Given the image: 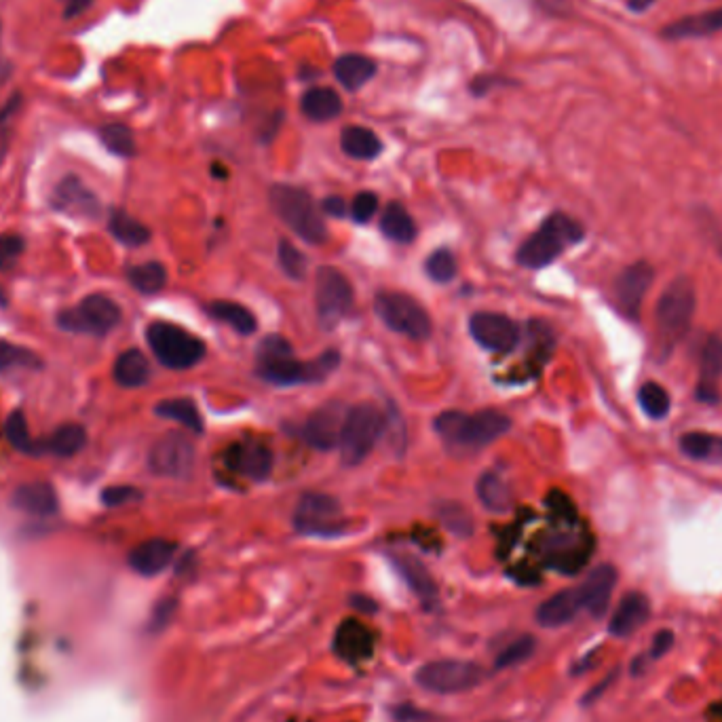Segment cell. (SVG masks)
<instances>
[{
    "mask_svg": "<svg viewBox=\"0 0 722 722\" xmlns=\"http://www.w3.org/2000/svg\"><path fill=\"white\" fill-rule=\"evenodd\" d=\"M340 366V353L326 351L313 361H298L292 345L283 336H266L258 347V376L277 387H292L302 383H319Z\"/></svg>",
    "mask_w": 722,
    "mask_h": 722,
    "instance_id": "1",
    "label": "cell"
},
{
    "mask_svg": "<svg viewBox=\"0 0 722 722\" xmlns=\"http://www.w3.org/2000/svg\"><path fill=\"white\" fill-rule=\"evenodd\" d=\"M509 427L511 421L499 410H482L478 414L448 410L435 418V431L444 442L461 448H484L505 435Z\"/></svg>",
    "mask_w": 722,
    "mask_h": 722,
    "instance_id": "2",
    "label": "cell"
},
{
    "mask_svg": "<svg viewBox=\"0 0 722 722\" xmlns=\"http://www.w3.org/2000/svg\"><path fill=\"white\" fill-rule=\"evenodd\" d=\"M697 307L695 285L689 277L674 279L657 302V336L663 353H670L687 336Z\"/></svg>",
    "mask_w": 722,
    "mask_h": 722,
    "instance_id": "3",
    "label": "cell"
},
{
    "mask_svg": "<svg viewBox=\"0 0 722 722\" xmlns=\"http://www.w3.org/2000/svg\"><path fill=\"white\" fill-rule=\"evenodd\" d=\"M271 205L275 214L288 224L300 239L313 245H321L328 239V226L323 222L319 207L307 190L290 184H277L271 188Z\"/></svg>",
    "mask_w": 722,
    "mask_h": 722,
    "instance_id": "4",
    "label": "cell"
},
{
    "mask_svg": "<svg viewBox=\"0 0 722 722\" xmlns=\"http://www.w3.org/2000/svg\"><path fill=\"white\" fill-rule=\"evenodd\" d=\"M583 239V228L566 214L549 216L535 235H530L518 250V262L526 269H543L554 262L568 245Z\"/></svg>",
    "mask_w": 722,
    "mask_h": 722,
    "instance_id": "5",
    "label": "cell"
},
{
    "mask_svg": "<svg viewBox=\"0 0 722 722\" xmlns=\"http://www.w3.org/2000/svg\"><path fill=\"white\" fill-rule=\"evenodd\" d=\"M146 338L155 357L171 370L193 368L205 357L203 340L174 326V323H152Z\"/></svg>",
    "mask_w": 722,
    "mask_h": 722,
    "instance_id": "6",
    "label": "cell"
},
{
    "mask_svg": "<svg viewBox=\"0 0 722 722\" xmlns=\"http://www.w3.org/2000/svg\"><path fill=\"white\" fill-rule=\"evenodd\" d=\"M383 429L385 416L374 404H359L349 408L338 446L342 463L359 465L364 461L376 446Z\"/></svg>",
    "mask_w": 722,
    "mask_h": 722,
    "instance_id": "7",
    "label": "cell"
},
{
    "mask_svg": "<svg viewBox=\"0 0 722 722\" xmlns=\"http://www.w3.org/2000/svg\"><path fill=\"white\" fill-rule=\"evenodd\" d=\"M482 668L473 661H429L416 672V684L429 693L456 695L467 693L482 682Z\"/></svg>",
    "mask_w": 722,
    "mask_h": 722,
    "instance_id": "8",
    "label": "cell"
},
{
    "mask_svg": "<svg viewBox=\"0 0 722 722\" xmlns=\"http://www.w3.org/2000/svg\"><path fill=\"white\" fill-rule=\"evenodd\" d=\"M374 309L376 315L383 319L385 326H389L393 332H399L414 340H425L431 336V319L427 311L406 294H378L374 300Z\"/></svg>",
    "mask_w": 722,
    "mask_h": 722,
    "instance_id": "9",
    "label": "cell"
},
{
    "mask_svg": "<svg viewBox=\"0 0 722 722\" xmlns=\"http://www.w3.org/2000/svg\"><path fill=\"white\" fill-rule=\"evenodd\" d=\"M60 328L81 334H108L121 323L119 304L102 294L87 296L79 307L60 315Z\"/></svg>",
    "mask_w": 722,
    "mask_h": 722,
    "instance_id": "10",
    "label": "cell"
},
{
    "mask_svg": "<svg viewBox=\"0 0 722 722\" xmlns=\"http://www.w3.org/2000/svg\"><path fill=\"white\" fill-rule=\"evenodd\" d=\"M315 294L319 319L326 328L336 326L353 307L351 281L334 266H321L317 271Z\"/></svg>",
    "mask_w": 722,
    "mask_h": 722,
    "instance_id": "11",
    "label": "cell"
},
{
    "mask_svg": "<svg viewBox=\"0 0 722 722\" xmlns=\"http://www.w3.org/2000/svg\"><path fill=\"white\" fill-rule=\"evenodd\" d=\"M296 530L313 537H336L345 528L340 503L328 494H304L294 516Z\"/></svg>",
    "mask_w": 722,
    "mask_h": 722,
    "instance_id": "12",
    "label": "cell"
},
{
    "mask_svg": "<svg viewBox=\"0 0 722 722\" xmlns=\"http://www.w3.org/2000/svg\"><path fill=\"white\" fill-rule=\"evenodd\" d=\"M148 467L161 478L184 480L195 467V448L182 433H167L152 446Z\"/></svg>",
    "mask_w": 722,
    "mask_h": 722,
    "instance_id": "13",
    "label": "cell"
},
{
    "mask_svg": "<svg viewBox=\"0 0 722 722\" xmlns=\"http://www.w3.org/2000/svg\"><path fill=\"white\" fill-rule=\"evenodd\" d=\"M469 332L480 347L494 353H511L520 342L518 323L497 313H475L469 321Z\"/></svg>",
    "mask_w": 722,
    "mask_h": 722,
    "instance_id": "14",
    "label": "cell"
},
{
    "mask_svg": "<svg viewBox=\"0 0 722 722\" xmlns=\"http://www.w3.org/2000/svg\"><path fill=\"white\" fill-rule=\"evenodd\" d=\"M349 408L340 402H330L317 408L302 427V435L309 446L317 450H332L340 446L342 427H345Z\"/></svg>",
    "mask_w": 722,
    "mask_h": 722,
    "instance_id": "15",
    "label": "cell"
},
{
    "mask_svg": "<svg viewBox=\"0 0 722 722\" xmlns=\"http://www.w3.org/2000/svg\"><path fill=\"white\" fill-rule=\"evenodd\" d=\"M653 277H655L653 266L644 260L630 264L627 269H623L619 273V277L615 281V294L627 315H632V317L638 315L642 302H644V296H646V292H649L651 283H653Z\"/></svg>",
    "mask_w": 722,
    "mask_h": 722,
    "instance_id": "16",
    "label": "cell"
},
{
    "mask_svg": "<svg viewBox=\"0 0 722 722\" xmlns=\"http://www.w3.org/2000/svg\"><path fill=\"white\" fill-rule=\"evenodd\" d=\"M53 207L57 212L93 220L100 216V201L79 178H64L53 193Z\"/></svg>",
    "mask_w": 722,
    "mask_h": 722,
    "instance_id": "17",
    "label": "cell"
},
{
    "mask_svg": "<svg viewBox=\"0 0 722 722\" xmlns=\"http://www.w3.org/2000/svg\"><path fill=\"white\" fill-rule=\"evenodd\" d=\"M224 465L254 482H262L273 471V452L262 444H235L226 450Z\"/></svg>",
    "mask_w": 722,
    "mask_h": 722,
    "instance_id": "18",
    "label": "cell"
},
{
    "mask_svg": "<svg viewBox=\"0 0 722 722\" xmlns=\"http://www.w3.org/2000/svg\"><path fill=\"white\" fill-rule=\"evenodd\" d=\"M720 376H722V340L710 336L701 349L699 357V383L697 399L703 404H716L720 399Z\"/></svg>",
    "mask_w": 722,
    "mask_h": 722,
    "instance_id": "19",
    "label": "cell"
},
{
    "mask_svg": "<svg viewBox=\"0 0 722 722\" xmlns=\"http://www.w3.org/2000/svg\"><path fill=\"white\" fill-rule=\"evenodd\" d=\"M617 585V570L611 564H600L587 575L579 587L583 608H587L594 617H602L611 602L613 589Z\"/></svg>",
    "mask_w": 722,
    "mask_h": 722,
    "instance_id": "20",
    "label": "cell"
},
{
    "mask_svg": "<svg viewBox=\"0 0 722 722\" xmlns=\"http://www.w3.org/2000/svg\"><path fill=\"white\" fill-rule=\"evenodd\" d=\"M718 32H722V7L676 19L661 30V38L665 41H689V38H706Z\"/></svg>",
    "mask_w": 722,
    "mask_h": 722,
    "instance_id": "21",
    "label": "cell"
},
{
    "mask_svg": "<svg viewBox=\"0 0 722 722\" xmlns=\"http://www.w3.org/2000/svg\"><path fill=\"white\" fill-rule=\"evenodd\" d=\"M651 617V600L640 592L625 594L619 602L615 615L611 617V625H608V632L617 638H627L640 627L649 621Z\"/></svg>",
    "mask_w": 722,
    "mask_h": 722,
    "instance_id": "22",
    "label": "cell"
},
{
    "mask_svg": "<svg viewBox=\"0 0 722 722\" xmlns=\"http://www.w3.org/2000/svg\"><path fill=\"white\" fill-rule=\"evenodd\" d=\"M174 554H176V545L171 541L150 539L131 551L129 564L133 570H136V573H140L144 577H152V575H159L161 570H165L169 566Z\"/></svg>",
    "mask_w": 722,
    "mask_h": 722,
    "instance_id": "23",
    "label": "cell"
},
{
    "mask_svg": "<svg viewBox=\"0 0 722 722\" xmlns=\"http://www.w3.org/2000/svg\"><path fill=\"white\" fill-rule=\"evenodd\" d=\"M583 608L579 587L577 589H564L551 598H547L537 608V621L543 627H562L573 621L577 613Z\"/></svg>",
    "mask_w": 722,
    "mask_h": 722,
    "instance_id": "24",
    "label": "cell"
},
{
    "mask_svg": "<svg viewBox=\"0 0 722 722\" xmlns=\"http://www.w3.org/2000/svg\"><path fill=\"white\" fill-rule=\"evenodd\" d=\"M11 503L19 509L26 511L30 516H53L57 511V494L51 484L47 482H32L19 486L13 492Z\"/></svg>",
    "mask_w": 722,
    "mask_h": 722,
    "instance_id": "25",
    "label": "cell"
},
{
    "mask_svg": "<svg viewBox=\"0 0 722 722\" xmlns=\"http://www.w3.org/2000/svg\"><path fill=\"white\" fill-rule=\"evenodd\" d=\"M393 566L397 568V573L402 575V579L408 583V587L418 598L429 604L435 602L437 585L423 562H418L412 556H393Z\"/></svg>",
    "mask_w": 722,
    "mask_h": 722,
    "instance_id": "26",
    "label": "cell"
},
{
    "mask_svg": "<svg viewBox=\"0 0 722 722\" xmlns=\"http://www.w3.org/2000/svg\"><path fill=\"white\" fill-rule=\"evenodd\" d=\"M374 74H376V64L366 55L347 53L338 57L334 64L336 81L349 91H357L364 87Z\"/></svg>",
    "mask_w": 722,
    "mask_h": 722,
    "instance_id": "27",
    "label": "cell"
},
{
    "mask_svg": "<svg viewBox=\"0 0 722 722\" xmlns=\"http://www.w3.org/2000/svg\"><path fill=\"white\" fill-rule=\"evenodd\" d=\"M302 112L304 117L315 121V123H326L336 119L342 112V102L338 93L328 87H313L302 95Z\"/></svg>",
    "mask_w": 722,
    "mask_h": 722,
    "instance_id": "28",
    "label": "cell"
},
{
    "mask_svg": "<svg viewBox=\"0 0 722 722\" xmlns=\"http://www.w3.org/2000/svg\"><path fill=\"white\" fill-rule=\"evenodd\" d=\"M372 646H374L372 634L361 623L347 621L340 625L336 636V649L342 657L364 659L372 653Z\"/></svg>",
    "mask_w": 722,
    "mask_h": 722,
    "instance_id": "29",
    "label": "cell"
},
{
    "mask_svg": "<svg viewBox=\"0 0 722 722\" xmlns=\"http://www.w3.org/2000/svg\"><path fill=\"white\" fill-rule=\"evenodd\" d=\"M148 378H150V364L142 351L131 349L119 355L117 364H114V380H117L121 387L136 389L146 385Z\"/></svg>",
    "mask_w": 722,
    "mask_h": 722,
    "instance_id": "30",
    "label": "cell"
},
{
    "mask_svg": "<svg viewBox=\"0 0 722 722\" xmlns=\"http://www.w3.org/2000/svg\"><path fill=\"white\" fill-rule=\"evenodd\" d=\"M340 146L349 157L361 159V161H370V159L378 157L380 150H383V144H380V140L374 136V131H370L366 127H359V125H351L342 131Z\"/></svg>",
    "mask_w": 722,
    "mask_h": 722,
    "instance_id": "31",
    "label": "cell"
},
{
    "mask_svg": "<svg viewBox=\"0 0 722 722\" xmlns=\"http://www.w3.org/2000/svg\"><path fill=\"white\" fill-rule=\"evenodd\" d=\"M680 450L693 461H720L722 459V437L714 433L691 431L680 437Z\"/></svg>",
    "mask_w": 722,
    "mask_h": 722,
    "instance_id": "32",
    "label": "cell"
},
{
    "mask_svg": "<svg viewBox=\"0 0 722 722\" xmlns=\"http://www.w3.org/2000/svg\"><path fill=\"white\" fill-rule=\"evenodd\" d=\"M380 228H383V233L389 239H393L397 243H410L416 237L414 220L410 218L404 205H399V203L387 205L383 216H380Z\"/></svg>",
    "mask_w": 722,
    "mask_h": 722,
    "instance_id": "33",
    "label": "cell"
},
{
    "mask_svg": "<svg viewBox=\"0 0 722 722\" xmlns=\"http://www.w3.org/2000/svg\"><path fill=\"white\" fill-rule=\"evenodd\" d=\"M209 315L228 323V326L237 330L239 334H254L258 326L256 317L237 302H226V300L212 302L209 304Z\"/></svg>",
    "mask_w": 722,
    "mask_h": 722,
    "instance_id": "34",
    "label": "cell"
},
{
    "mask_svg": "<svg viewBox=\"0 0 722 722\" xmlns=\"http://www.w3.org/2000/svg\"><path fill=\"white\" fill-rule=\"evenodd\" d=\"M155 412H157V416L169 418V421H176L195 433L203 431L201 414H199L195 402H190V399H165V402L157 404Z\"/></svg>",
    "mask_w": 722,
    "mask_h": 722,
    "instance_id": "35",
    "label": "cell"
},
{
    "mask_svg": "<svg viewBox=\"0 0 722 722\" xmlns=\"http://www.w3.org/2000/svg\"><path fill=\"white\" fill-rule=\"evenodd\" d=\"M478 497L486 509L497 513L507 511L511 505L509 486L497 473H484L478 480Z\"/></svg>",
    "mask_w": 722,
    "mask_h": 722,
    "instance_id": "36",
    "label": "cell"
},
{
    "mask_svg": "<svg viewBox=\"0 0 722 722\" xmlns=\"http://www.w3.org/2000/svg\"><path fill=\"white\" fill-rule=\"evenodd\" d=\"M129 281L133 288L142 294H157L165 288L167 271H165V266L159 262L138 264L129 271Z\"/></svg>",
    "mask_w": 722,
    "mask_h": 722,
    "instance_id": "37",
    "label": "cell"
},
{
    "mask_svg": "<svg viewBox=\"0 0 722 722\" xmlns=\"http://www.w3.org/2000/svg\"><path fill=\"white\" fill-rule=\"evenodd\" d=\"M108 226H110V233L117 237L123 245H129V247L144 245L150 237L148 228L125 212H112Z\"/></svg>",
    "mask_w": 722,
    "mask_h": 722,
    "instance_id": "38",
    "label": "cell"
},
{
    "mask_svg": "<svg viewBox=\"0 0 722 722\" xmlns=\"http://www.w3.org/2000/svg\"><path fill=\"white\" fill-rule=\"evenodd\" d=\"M100 138L104 146L117 157H133L136 155V140L129 127L121 123H110L100 129Z\"/></svg>",
    "mask_w": 722,
    "mask_h": 722,
    "instance_id": "39",
    "label": "cell"
},
{
    "mask_svg": "<svg viewBox=\"0 0 722 722\" xmlns=\"http://www.w3.org/2000/svg\"><path fill=\"white\" fill-rule=\"evenodd\" d=\"M638 402L642 410L651 418H665L670 414L672 399L661 385L657 383H644L638 391Z\"/></svg>",
    "mask_w": 722,
    "mask_h": 722,
    "instance_id": "40",
    "label": "cell"
},
{
    "mask_svg": "<svg viewBox=\"0 0 722 722\" xmlns=\"http://www.w3.org/2000/svg\"><path fill=\"white\" fill-rule=\"evenodd\" d=\"M87 444V433L81 425H64L51 435V450L57 456H74Z\"/></svg>",
    "mask_w": 722,
    "mask_h": 722,
    "instance_id": "41",
    "label": "cell"
},
{
    "mask_svg": "<svg viewBox=\"0 0 722 722\" xmlns=\"http://www.w3.org/2000/svg\"><path fill=\"white\" fill-rule=\"evenodd\" d=\"M535 649H537V642L532 636H522L518 640H513L507 649L497 657V668L507 670V668H513V665H520L532 657Z\"/></svg>",
    "mask_w": 722,
    "mask_h": 722,
    "instance_id": "42",
    "label": "cell"
},
{
    "mask_svg": "<svg viewBox=\"0 0 722 722\" xmlns=\"http://www.w3.org/2000/svg\"><path fill=\"white\" fill-rule=\"evenodd\" d=\"M427 275L437 281V283H448L454 279L456 275V260L452 256L450 250L442 247V250H435L429 258H427Z\"/></svg>",
    "mask_w": 722,
    "mask_h": 722,
    "instance_id": "43",
    "label": "cell"
},
{
    "mask_svg": "<svg viewBox=\"0 0 722 722\" xmlns=\"http://www.w3.org/2000/svg\"><path fill=\"white\" fill-rule=\"evenodd\" d=\"M279 262L281 269L292 279H304V275H307V258L290 241L279 243Z\"/></svg>",
    "mask_w": 722,
    "mask_h": 722,
    "instance_id": "44",
    "label": "cell"
},
{
    "mask_svg": "<svg viewBox=\"0 0 722 722\" xmlns=\"http://www.w3.org/2000/svg\"><path fill=\"white\" fill-rule=\"evenodd\" d=\"M7 440L17 450H28L30 448V433H28V421L22 412H13L7 418L5 425Z\"/></svg>",
    "mask_w": 722,
    "mask_h": 722,
    "instance_id": "45",
    "label": "cell"
},
{
    "mask_svg": "<svg viewBox=\"0 0 722 722\" xmlns=\"http://www.w3.org/2000/svg\"><path fill=\"white\" fill-rule=\"evenodd\" d=\"M19 104H22V98H19V95H13V98L5 104V108L0 110V163L5 161L7 152H9L11 123H13V117L19 110Z\"/></svg>",
    "mask_w": 722,
    "mask_h": 722,
    "instance_id": "46",
    "label": "cell"
},
{
    "mask_svg": "<svg viewBox=\"0 0 722 722\" xmlns=\"http://www.w3.org/2000/svg\"><path fill=\"white\" fill-rule=\"evenodd\" d=\"M36 357L26 349H19L9 345V342L0 340V372H5L13 366H34Z\"/></svg>",
    "mask_w": 722,
    "mask_h": 722,
    "instance_id": "47",
    "label": "cell"
},
{
    "mask_svg": "<svg viewBox=\"0 0 722 722\" xmlns=\"http://www.w3.org/2000/svg\"><path fill=\"white\" fill-rule=\"evenodd\" d=\"M24 252V239L19 235H0V269H11Z\"/></svg>",
    "mask_w": 722,
    "mask_h": 722,
    "instance_id": "48",
    "label": "cell"
},
{
    "mask_svg": "<svg viewBox=\"0 0 722 722\" xmlns=\"http://www.w3.org/2000/svg\"><path fill=\"white\" fill-rule=\"evenodd\" d=\"M376 212H378V199L374 193H370V190H366V193H359L353 199L351 214H353L355 222H370Z\"/></svg>",
    "mask_w": 722,
    "mask_h": 722,
    "instance_id": "49",
    "label": "cell"
},
{
    "mask_svg": "<svg viewBox=\"0 0 722 722\" xmlns=\"http://www.w3.org/2000/svg\"><path fill=\"white\" fill-rule=\"evenodd\" d=\"M142 497L140 490L131 488V486H110L102 492V501L110 507H119V505H127L131 501H138Z\"/></svg>",
    "mask_w": 722,
    "mask_h": 722,
    "instance_id": "50",
    "label": "cell"
},
{
    "mask_svg": "<svg viewBox=\"0 0 722 722\" xmlns=\"http://www.w3.org/2000/svg\"><path fill=\"white\" fill-rule=\"evenodd\" d=\"M442 520L454 530V532H459V535H463V532H465V535H469V530H471V520H469V516H467V511L465 509H461V507H456V505H446L444 507V513H442Z\"/></svg>",
    "mask_w": 722,
    "mask_h": 722,
    "instance_id": "51",
    "label": "cell"
},
{
    "mask_svg": "<svg viewBox=\"0 0 722 722\" xmlns=\"http://www.w3.org/2000/svg\"><path fill=\"white\" fill-rule=\"evenodd\" d=\"M674 646V634L670 630H661L657 636H655V642L651 646V659H657L661 655L668 653Z\"/></svg>",
    "mask_w": 722,
    "mask_h": 722,
    "instance_id": "52",
    "label": "cell"
},
{
    "mask_svg": "<svg viewBox=\"0 0 722 722\" xmlns=\"http://www.w3.org/2000/svg\"><path fill=\"white\" fill-rule=\"evenodd\" d=\"M321 207H323V212L332 218H345V214L349 212V207L342 197H328L326 201H323Z\"/></svg>",
    "mask_w": 722,
    "mask_h": 722,
    "instance_id": "53",
    "label": "cell"
},
{
    "mask_svg": "<svg viewBox=\"0 0 722 722\" xmlns=\"http://www.w3.org/2000/svg\"><path fill=\"white\" fill-rule=\"evenodd\" d=\"M535 3H537L541 9H545V11H549V13H556V15H562V13H568V11H570L566 0H535Z\"/></svg>",
    "mask_w": 722,
    "mask_h": 722,
    "instance_id": "54",
    "label": "cell"
},
{
    "mask_svg": "<svg viewBox=\"0 0 722 722\" xmlns=\"http://www.w3.org/2000/svg\"><path fill=\"white\" fill-rule=\"evenodd\" d=\"M93 0H66V9H64V15L66 17H76L81 15L83 11H87L91 7Z\"/></svg>",
    "mask_w": 722,
    "mask_h": 722,
    "instance_id": "55",
    "label": "cell"
},
{
    "mask_svg": "<svg viewBox=\"0 0 722 722\" xmlns=\"http://www.w3.org/2000/svg\"><path fill=\"white\" fill-rule=\"evenodd\" d=\"M655 3L657 0H627V7H630V11H634V13H644V11H649Z\"/></svg>",
    "mask_w": 722,
    "mask_h": 722,
    "instance_id": "56",
    "label": "cell"
},
{
    "mask_svg": "<svg viewBox=\"0 0 722 722\" xmlns=\"http://www.w3.org/2000/svg\"><path fill=\"white\" fill-rule=\"evenodd\" d=\"M9 76H11V64L7 60H3V57H0V85H3L9 79Z\"/></svg>",
    "mask_w": 722,
    "mask_h": 722,
    "instance_id": "57",
    "label": "cell"
}]
</instances>
